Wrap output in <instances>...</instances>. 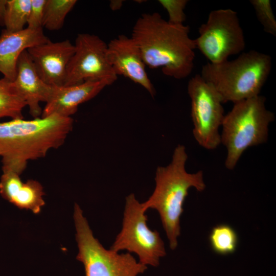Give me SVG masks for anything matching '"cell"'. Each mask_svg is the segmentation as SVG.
Returning <instances> with one entry per match:
<instances>
[{
    "instance_id": "8fae6325",
    "label": "cell",
    "mask_w": 276,
    "mask_h": 276,
    "mask_svg": "<svg viewBox=\"0 0 276 276\" xmlns=\"http://www.w3.org/2000/svg\"><path fill=\"white\" fill-rule=\"evenodd\" d=\"M107 57L115 74L129 79L143 87L151 95L155 88L146 70L141 52L131 37L123 34L107 43Z\"/></svg>"
},
{
    "instance_id": "44dd1931",
    "label": "cell",
    "mask_w": 276,
    "mask_h": 276,
    "mask_svg": "<svg viewBox=\"0 0 276 276\" xmlns=\"http://www.w3.org/2000/svg\"><path fill=\"white\" fill-rule=\"evenodd\" d=\"M257 19L265 32L276 36V20L269 0H250Z\"/></svg>"
},
{
    "instance_id": "30bf717a",
    "label": "cell",
    "mask_w": 276,
    "mask_h": 276,
    "mask_svg": "<svg viewBox=\"0 0 276 276\" xmlns=\"http://www.w3.org/2000/svg\"><path fill=\"white\" fill-rule=\"evenodd\" d=\"M75 51L66 68L63 86L87 80L105 81L109 85L118 79L107 57V43L88 33L77 36Z\"/></svg>"
},
{
    "instance_id": "5bb4252c",
    "label": "cell",
    "mask_w": 276,
    "mask_h": 276,
    "mask_svg": "<svg viewBox=\"0 0 276 276\" xmlns=\"http://www.w3.org/2000/svg\"><path fill=\"white\" fill-rule=\"evenodd\" d=\"M12 84L28 106L30 114L38 118L42 111L40 103L47 101L52 86L45 83L40 77L27 50L18 59Z\"/></svg>"
},
{
    "instance_id": "7c38bea8",
    "label": "cell",
    "mask_w": 276,
    "mask_h": 276,
    "mask_svg": "<svg viewBox=\"0 0 276 276\" xmlns=\"http://www.w3.org/2000/svg\"><path fill=\"white\" fill-rule=\"evenodd\" d=\"M27 52L41 79L53 86H62L67 65L75 51L69 40L46 42L28 49Z\"/></svg>"
},
{
    "instance_id": "ffe728a7",
    "label": "cell",
    "mask_w": 276,
    "mask_h": 276,
    "mask_svg": "<svg viewBox=\"0 0 276 276\" xmlns=\"http://www.w3.org/2000/svg\"><path fill=\"white\" fill-rule=\"evenodd\" d=\"M31 0H7L4 26L5 30L16 32L23 30L27 24Z\"/></svg>"
},
{
    "instance_id": "e0dca14e",
    "label": "cell",
    "mask_w": 276,
    "mask_h": 276,
    "mask_svg": "<svg viewBox=\"0 0 276 276\" xmlns=\"http://www.w3.org/2000/svg\"><path fill=\"white\" fill-rule=\"evenodd\" d=\"M27 104L18 94L12 82L5 78L0 79V119H23L22 111Z\"/></svg>"
},
{
    "instance_id": "277c9868",
    "label": "cell",
    "mask_w": 276,
    "mask_h": 276,
    "mask_svg": "<svg viewBox=\"0 0 276 276\" xmlns=\"http://www.w3.org/2000/svg\"><path fill=\"white\" fill-rule=\"evenodd\" d=\"M272 60L266 54L250 50L233 60L203 65L200 76L220 95L223 103L259 95L271 71Z\"/></svg>"
},
{
    "instance_id": "ba28073f",
    "label": "cell",
    "mask_w": 276,
    "mask_h": 276,
    "mask_svg": "<svg viewBox=\"0 0 276 276\" xmlns=\"http://www.w3.org/2000/svg\"><path fill=\"white\" fill-rule=\"evenodd\" d=\"M193 39L198 49L211 63H219L242 52L245 48L243 29L237 13L231 9L212 10Z\"/></svg>"
},
{
    "instance_id": "5b68a950",
    "label": "cell",
    "mask_w": 276,
    "mask_h": 276,
    "mask_svg": "<svg viewBox=\"0 0 276 276\" xmlns=\"http://www.w3.org/2000/svg\"><path fill=\"white\" fill-rule=\"evenodd\" d=\"M266 98L258 95L236 102L222 124L220 143L227 150L225 167L233 170L249 147L267 142L268 126L274 121L273 112L265 106Z\"/></svg>"
},
{
    "instance_id": "603a6c76",
    "label": "cell",
    "mask_w": 276,
    "mask_h": 276,
    "mask_svg": "<svg viewBox=\"0 0 276 276\" xmlns=\"http://www.w3.org/2000/svg\"><path fill=\"white\" fill-rule=\"evenodd\" d=\"M46 0H31L27 28H42V20Z\"/></svg>"
},
{
    "instance_id": "d4e9b609",
    "label": "cell",
    "mask_w": 276,
    "mask_h": 276,
    "mask_svg": "<svg viewBox=\"0 0 276 276\" xmlns=\"http://www.w3.org/2000/svg\"><path fill=\"white\" fill-rule=\"evenodd\" d=\"M123 1L114 0L111 1L109 4V7L113 11L118 10L122 7Z\"/></svg>"
},
{
    "instance_id": "9c48e42d",
    "label": "cell",
    "mask_w": 276,
    "mask_h": 276,
    "mask_svg": "<svg viewBox=\"0 0 276 276\" xmlns=\"http://www.w3.org/2000/svg\"><path fill=\"white\" fill-rule=\"evenodd\" d=\"M187 90L191 99L193 136L202 147L214 150L221 144L219 129L224 117L221 98L199 74L190 79Z\"/></svg>"
},
{
    "instance_id": "2e32d148",
    "label": "cell",
    "mask_w": 276,
    "mask_h": 276,
    "mask_svg": "<svg viewBox=\"0 0 276 276\" xmlns=\"http://www.w3.org/2000/svg\"><path fill=\"white\" fill-rule=\"evenodd\" d=\"M0 194L19 209L30 210L34 214H38L45 204L41 185L33 179L23 182L19 175L14 172H3L0 180Z\"/></svg>"
},
{
    "instance_id": "3957f363",
    "label": "cell",
    "mask_w": 276,
    "mask_h": 276,
    "mask_svg": "<svg viewBox=\"0 0 276 276\" xmlns=\"http://www.w3.org/2000/svg\"><path fill=\"white\" fill-rule=\"evenodd\" d=\"M188 158L185 146L178 145L174 150L170 163L166 166L157 168L154 190L149 198L142 203L145 211L151 209L158 213L172 250L175 249L178 245L180 217L189 189L194 188L202 192L206 188L202 170L194 173L187 171Z\"/></svg>"
},
{
    "instance_id": "d6986e66",
    "label": "cell",
    "mask_w": 276,
    "mask_h": 276,
    "mask_svg": "<svg viewBox=\"0 0 276 276\" xmlns=\"http://www.w3.org/2000/svg\"><path fill=\"white\" fill-rule=\"evenodd\" d=\"M77 2L76 0H46L42 28L50 31L60 29L66 15Z\"/></svg>"
},
{
    "instance_id": "7402d4cb",
    "label": "cell",
    "mask_w": 276,
    "mask_h": 276,
    "mask_svg": "<svg viewBox=\"0 0 276 276\" xmlns=\"http://www.w3.org/2000/svg\"><path fill=\"white\" fill-rule=\"evenodd\" d=\"M188 0H159L158 2L168 14L169 22L174 25H183L186 17L185 8Z\"/></svg>"
},
{
    "instance_id": "7a4b0ae2",
    "label": "cell",
    "mask_w": 276,
    "mask_h": 276,
    "mask_svg": "<svg viewBox=\"0 0 276 276\" xmlns=\"http://www.w3.org/2000/svg\"><path fill=\"white\" fill-rule=\"evenodd\" d=\"M73 120L52 114L31 120L12 119L0 123V156L3 172L20 175L28 162L44 157L63 144Z\"/></svg>"
},
{
    "instance_id": "ac0fdd59",
    "label": "cell",
    "mask_w": 276,
    "mask_h": 276,
    "mask_svg": "<svg viewBox=\"0 0 276 276\" xmlns=\"http://www.w3.org/2000/svg\"><path fill=\"white\" fill-rule=\"evenodd\" d=\"M212 250L216 254L226 255L234 253L238 244V236L235 230L226 224L214 226L209 235Z\"/></svg>"
},
{
    "instance_id": "6da1fadb",
    "label": "cell",
    "mask_w": 276,
    "mask_h": 276,
    "mask_svg": "<svg viewBox=\"0 0 276 276\" xmlns=\"http://www.w3.org/2000/svg\"><path fill=\"white\" fill-rule=\"evenodd\" d=\"M189 33L188 26L170 24L157 12L146 13L137 19L131 37L146 66L180 80L194 68L195 47Z\"/></svg>"
},
{
    "instance_id": "4fadbf2b",
    "label": "cell",
    "mask_w": 276,
    "mask_h": 276,
    "mask_svg": "<svg viewBox=\"0 0 276 276\" xmlns=\"http://www.w3.org/2000/svg\"><path fill=\"white\" fill-rule=\"evenodd\" d=\"M108 85L105 81L87 80L70 86H52L41 118L52 114L71 117L77 112L79 105L93 99Z\"/></svg>"
},
{
    "instance_id": "cb8c5ba5",
    "label": "cell",
    "mask_w": 276,
    "mask_h": 276,
    "mask_svg": "<svg viewBox=\"0 0 276 276\" xmlns=\"http://www.w3.org/2000/svg\"><path fill=\"white\" fill-rule=\"evenodd\" d=\"M7 0H0V25L4 26V19Z\"/></svg>"
},
{
    "instance_id": "9a60e30c",
    "label": "cell",
    "mask_w": 276,
    "mask_h": 276,
    "mask_svg": "<svg viewBox=\"0 0 276 276\" xmlns=\"http://www.w3.org/2000/svg\"><path fill=\"white\" fill-rule=\"evenodd\" d=\"M49 39L42 28H27L16 32L3 30L0 36V72L4 78L13 82L16 75L17 62L22 52Z\"/></svg>"
},
{
    "instance_id": "8992f818",
    "label": "cell",
    "mask_w": 276,
    "mask_h": 276,
    "mask_svg": "<svg viewBox=\"0 0 276 276\" xmlns=\"http://www.w3.org/2000/svg\"><path fill=\"white\" fill-rule=\"evenodd\" d=\"M74 219L79 249L77 260L82 263L85 276H137L147 269L129 252L106 249L93 235L82 210L75 203Z\"/></svg>"
},
{
    "instance_id": "52a82bcc",
    "label": "cell",
    "mask_w": 276,
    "mask_h": 276,
    "mask_svg": "<svg viewBox=\"0 0 276 276\" xmlns=\"http://www.w3.org/2000/svg\"><path fill=\"white\" fill-rule=\"evenodd\" d=\"M146 212L134 194L126 197L122 228L110 249L134 253L141 264L156 267L166 251L159 233L148 227Z\"/></svg>"
}]
</instances>
